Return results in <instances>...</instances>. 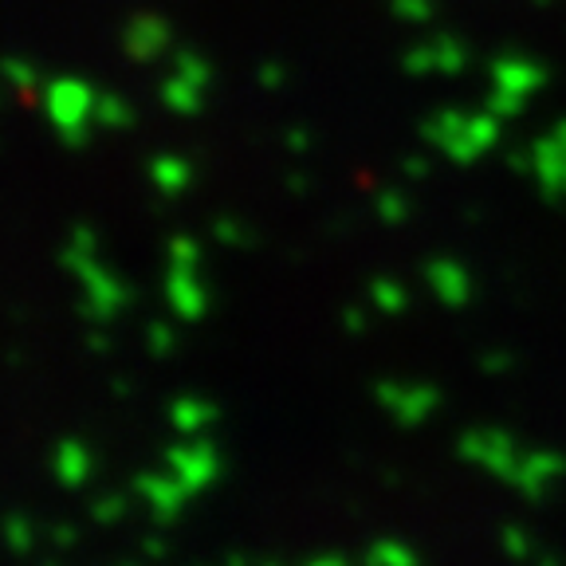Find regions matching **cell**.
<instances>
[{
    "label": "cell",
    "mask_w": 566,
    "mask_h": 566,
    "mask_svg": "<svg viewBox=\"0 0 566 566\" xmlns=\"http://www.w3.org/2000/svg\"><path fill=\"white\" fill-rule=\"evenodd\" d=\"M535 4H551V0H535Z\"/></svg>",
    "instance_id": "f6af8a7d"
},
{
    "label": "cell",
    "mask_w": 566,
    "mask_h": 566,
    "mask_svg": "<svg viewBox=\"0 0 566 566\" xmlns=\"http://www.w3.org/2000/svg\"><path fill=\"white\" fill-rule=\"evenodd\" d=\"M283 142H287V150H292V154H300V158H303V154L311 150V142H315V138H311V130H307V126H292V130L283 134Z\"/></svg>",
    "instance_id": "836d02e7"
},
{
    "label": "cell",
    "mask_w": 566,
    "mask_h": 566,
    "mask_svg": "<svg viewBox=\"0 0 566 566\" xmlns=\"http://www.w3.org/2000/svg\"><path fill=\"white\" fill-rule=\"evenodd\" d=\"M366 300H370L374 315L401 318L409 311V303H413V295H409L406 283L394 280V275H374V280L366 283Z\"/></svg>",
    "instance_id": "d6986e66"
},
{
    "label": "cell",
    "mask_w": 566,
    "mask_h": 566,
    "mask_svg": "<svg viewBox=\"0 0 566 566\" xmlns=\"http://www.w3.org/2000/svg\"><path fill=\"white\" fill-rule=\"evenodd\" d=\"M130 495L126 492H98L87 504V515L98 523V527H115V523H123L126 512H130Z\"/></svg>",
    "instance_id": "d4e9b609"
},
{
    "label": "cell",
    "mask_w": 566,
    "mask_h": 566,
    "mask_svg": "<svg viewBox=\"0 0 566 566\" xmlns=\"http://www.w3.org/2000/svg\"><path fill=\"white\" fill-rule=\"evenodd\" d=\"M563 480H566V452L551 449V444H531L523 452L520 472H515V480L507 488L520 495L523 504H543Z\"/></svg>",
    "instance_id": "7c38bea8"
},
{
    "label": "cell",
    "mask_w": 566,
    "mask_h": 566,
    "mask_svg": "<svg viewBox=\"0 0 566 566\" xmlns=\"http://www.w3.org/2000/svg\"><path fill=\"white\" fill-rule=\"evenodd\" d=\"M95 103L98 91L75 75H60L40 87V106H44L48 126L63 142V150H87L95 138Z\"/></svg>",
    "instance_id": "277c9868"
},
{
    "label": "cell",
    "mask_w": 566,
    "mask_h": 566,
    "mask_svg": "<svg viewBox=\"0 0 566 566\" xmlns=\"http://www.w3.org/2000/svg\"><path fill=\"white\" fill-rule=\"evenodd\" d=\"M433 0H394V12H398L401 20H409V24H429L433 20Z\"/></svg>",
    "instance_id": "f546056e"
},
{
    "label": "cell",
    "mask_w": 566,
    "mask_h": 566,
    "mask_svg": "<svg viewBox=\"0 0 566 566\" xmlns=\"http://www.w3.org/2000/svg\"><path fill=\"white\" fill-rule=\"evenodd\" d=\"M123 52L134 63H158L169 52V24L154 12H138L123 28Z\"/></svg>",
    "instance_id": "9a60e30c"
},
{
    "label": "cell",
    "mask_w": 566,
    "mask_h": 566,
    "mask_svg": "<svg viewBox=\"0 0 566 566\" xmlns=\"http://www.w3.org/2000/svg\"><path fill=\"white\" fill-rule=\"evenodd\" d=\"M48 539H52V547H75V539H80V531L71 527V523H52V531H48Z\"/></svg>",
    "instance_id": "d590c367"
},
{
    "label": "cell",
    "mask_w": 566,
    "mask_h": 566,
    "mask_svg": "<svg viewBox=\"0 0 566 566\" xmlns=\"http://www.w3.org/2000/svg\"><path fill=\"white\" fill-rule=\"evenodd\" d=\"M374 212H378V221L389 224V229H398L413 217V197L406 193L401 186H386L374 193Z\"/></svg>",
    "instance_id": "7402d4cb"
},
{
    "label": "cell",
    "mask_w": 566,
    "mask_h": 566,
    "mask_svg": "<svg viewBox=\"0 0 566 566\" xmlns=\"http://www.w3.org/2000/svg\"><path fill=\"white\" fill-rule=\"evenodd\" d=\"M118 566H146V563H134V558H126V563H118Z\"/></svg>",
    "instance_id": "ee69618b"
},
{
    "label": "cell",
    "mask_w": 566,
    "mask_h": 566,
    "mask_svg": "<svg viewBox=\"0 0 566 566\" xmlns=\"http://www.w3.org/2000/svg\"><path fill=\"white\" fill-rule=\"evenodd\" d=\"M87 350L106 354V350H111V335H106L103 327H95V331H91V335H87Z\"/></svg>",
    "instance_id": "f35d334b"
},
{
    "label": "cell",
    "mask_w": 566,
    "mask_h": 566,
    "mask_svg": "<svg viewBox=\"0 0 566 566\" xmlns=\"http://www.w3.org/2000/svg\"><path fill=\"white\" fill-rule=\"evenodd\" d=\"M4 543H9L12 555H32L35 547V520L28 512H20V507H12L9 520H4Z\"/></svg>",
    "instance_id": "484cf974"
},
{
    "label": "cell",
    "mask_w": 566,
    "mask_h": 566,
    "mask_svg": "<svg viewBox=\"0 0 566 566\" xmlns=\"http://www.w3.org/2000/svg\"><path fill=\"white\" fill-rule=\"evenodd\" d=\"M142 338H146V350H150L154 358H169V354L177 350V331L166 318H150L146 331H142Z\"/></svg>",
    "instance_id": "83f0119b"
},
{
    "label": "cell",
    "mask_w": 566,
    "mask_h": 566,
    "mask_svg": "<svg viewBox=\"0 0 566 566\" xmlns=\"http://www.w3.org/2000/svg\"><path fill=\"white\" fill-rule=\"evenodd\" d=\"M161 464H166V469L189 488L193 500L209 492L212 484H221V476H224V452L209 433L174 441L166 449V457H161Z\"/></svg>",
    "instance_id": "ba28073f"
},
{
    "label": "cell",
    "mask_w": 566,
    "mask_h": 566,
    "mask_svg": "<svg viewBox=\"0 0 566 566\" xmlns=\"http://www.w3.org/2000/svg\"><path fill=\"white\" fill-rule=\"evenodd\" d=\"M209 237L217 240L221 248H232V252H248V248L256 244V232H252V224L240 221V217H212L209 221Z\"/></svg>",
    "instance_id": "603a6c76"
},
{
    "label": "cell",
    "mask_w": 566,
    "mask_h": 566,
    "mask_svg": "<svg viewBox=\"0 0 566 566\" xmlns=\"http://www.w3.org/2000/svg\"><path fill=\"white\" fill-rule=\"evenodd\" d=\"M256 80H260V87H264V91H280L283 83H287V71H283V63L268 60V63H260Z\"/></svg>",
    "instance_id": "1f68e13d"
},
{
    "label": "cell",
    "mask_w": 566,
    "mask_h": 566,
    "mask_svg": "<svg viewBox=\"0 0 566 566\" xmlns=\"http://www.w3.org/2000/svg\"><path fill=\"white\" fill-rule=\"evenodd\" d=\"M523 452L527 444H520V437L500 429V424H472L457 437V457L472 469H480L484 476L500 480V484H512L515 472L523 464Z\"/></svg>",
    "instance_id": "5b68a950"
},
{
    "label": "cell",
    "mask_w": 566,
    "mask_h": 566,
    "mask_svg": "<svg viewBox=\"0 0 566 566\" xmlns=\"http://www.w3.org/2000/svg\"><path fill=\"white\" fill-rule=\"evenodd\" d=\"M421 283L429 287V295H433L444 311H464L476 300V275H472V268L457 256H444V252L424 260Z\"/></svg>",
    "instance_id": "8fae6325"
},
{
    "label": "cell",
    "mask_w": 566,
    "mask_h": 566,
    "mask_svg": "<svg viewBox=\"0 0 566 566\" xmlns=\"http://www.w3.org/2000/svg\"><path fill=\"white\" fill-rule=\"evenodd\" d=\"M547 87V67L527 55H500L492 63V87H488V111L507 118H520L527 103Z\"/></svg>",
    "instance_id": "8992f818"
},
{
    "label": "cell",
    "mask_w": 566,
    "mask_h": 566,
    "mask_svg": "<svg viewBox=\"0 0 566 566\" xmlns=\"http://www.w3.org/2000/svg\"><path fill=\"white\" fill-rule=\"evenodd\" d=\"M169 71H177V75H186V80L201 83V87H212V63L205 60L201 52H177L174 67H169Z\"/></svg>",
    "instance_id": "f1b7e54d"
},
{
    "label": "cell",
    "mask_w": 566,
    "mask_h": 566,
    "mask_svg": "<svg viewBox=\"0 0 566 566\" xmlns=\"http://www.w3.org/2000/svg\"><path fill=\"white\" fill-rule=\"evenodd\" d=\"M401 169H406L409 177H417V181H421V177L429 174V161H424L421 154H409V158L401 161Z\"/></svg>",
    "instance_id": "74e56055"
},
{
    "label": "cell",
    "mask_w": 566,
    "mask_h": 566,
    "mask_svg": "<svg viewBox=\"0 0 566 566\" xmlns=\"http://www.w3.org/2000/svg\"><path fill=\"white\" fill-rule=\"evenodd\" d=\"M401 67H406L409 75H460V71L469 67V48L449 32L429 35L424 44L409 48V52L401 55Z\"/></svg>",
    "instance_id": "4fadbf2b"
},
{
    "label": "cell",
    "mask_w": 566,
    "mask_h": 566,
    "mask_svg": "<svg viewBox=\"0 0 566 566\" xmlns=\"http://www.w3.org/2000/svg\"><path fill=\"white\" fill-rule=\"evenodd\" d=\"M515 169H527L547 201H566V118H558L543 138H535L523 154L512 158Z\"/></svg>",
    "instance_id": "9c48e42d"
},
{
    "label": "cell",
    "mask_w": 566,
    "mask_h": 566,
    "mask_svg": "<svg viewBox=\"0 0 566 566\" xmlns=\"http://www.w3.org/2000/svg\"><path fill=\"white\" fill-rule=\"evenodd\" d=\"M421 138L433 146L437 154L452 161V166H476L484 154H492L504 138V118L492 111H457L444 106L421 123Z\"/></svg>",
    "instance_id": "7a4b0ae2"
},
{
    "label": "cell",
    "mask_w": 566,
    "mask_h": 566,
    "mask_svg": "<svg viewBox=\"0 0 566 566\" xmlns=\"http://www.w3.org/2000/svg\"><path fill=\"white\" fill-rule=\"evenodd\" d=\"M374 401L398 429H421L424 421L437 417L444 394L441 386L424 378H378L374 381Z\"/></svg>",
    "instance_id": "52a82bcc"
},
{
    "label": "cell",
    "mask_w": 566,
    "mask_h": 566,
    "mask_svg": "<svg viewBox=\"0 0 566 566\" xmlns=\"http://www.w3.org/2000/svg\"><path fill=\"white\" fill-rule=\"evenodd\" d=\"M224 566H256V563H252V558H244V555H229V558H224Z\"/></svg>",
    "instance_id": "b9f144b4"
},
{
    "label": "cell",
    "mask_w": 566,
    "mask_h": 566,
    "mask_svg": "<svg viewBox=\"0 0 566 566\" xmlns=\"http://www.w3.org/2000/svg\"><path fill=\"white\" fill-rule=\"evenodd\" d=\"M146 177H150V186L161 197H181L193 186V161L181 158V154H154L150 166H146Z\"/></svg>",
    "instance_id": "e0dca14e"
},
{
    "label": "cell",
    "mask_w": 566,
    "mask_h": 566,
    "mask_svg": "<svg viewBox=\"0 0 566 566\" xmlns=\"http://www.w3.org/2000/svg\"><path fill=\"white\" fill-rule=\"evenodd\" d=\"M48 469H52L55 484L60 488H71V492H80V488H87L91 480H95V449H91L87 441H80V437H60L52 449V457H48Z\"/></svg>",
    "instance_id": "5bb4252c"
},
{
    "label": "cell",
    "mask_w": 566,
    "mask_h": 566,
    "mask_svg": "<svg viewBox=\"0 0 566 566\" xmlns=\"http://www.w3.org/2000/svg\"><path fill=\"white\" fill-rule=\"evenodd\" d=\"M480 370H484V378H504L512 370V354L504 346H492V350L480 354Z\"/></svg>",
    "instance_id": "4dcf8cb0"
},
{
    "label": "cell",
    "mask_w": 566,
    "mask_h": 566,
    "mask_svg": "<svg viewBox=\"0 0 566 566\" xmlns=\"http://www.w3.org/2000/svg\"><path fill=\"white\" fill-rule=\"evenodd\" d=\"M166 417L177 437H201L221 421V406L212 398H205V394H181V398L169 401Z\"/></svg>",
    "instance_id": "2e32d148"
},
{
    "label": "cell",
    "mask_w": 566,
    "mask_h": 566,
    "mask_svg": "<svg viewBox=\"0 0 566 566\" xmlns=\"http://www.w3.org/2000/svg\"><path fill=\"white\" fill-rule=\"evenodd\" d=\"M495 535H500V551H504V555L512 558V563H520V566H531V563H535V555L543 551V543L535 539L527 527H520V523H504Z\"/></svg>",
    "instance_id": "44dd1931"
},
{
    "label": "cell",
    "mask_w": 566,
    "mask_h": 566,
    "mask_svg": "<svg viewBox=\"0 0 566 566\" xmlns=\"http://www.w3.org/2000/svg\"><path fill=\"white\" fill-rule=\"evenodd\" d=\"M531 566H566V563L555 555V551H547V547H543L539 555H535V563H531Z\"/></svg>",
    "instance_id": "60d3db41"
},
{
    "label": "cell",
    "mask_w": 566,
    "mask_h": 566,
    "mask_svg": "<svg viewBox=\"0 0 566 566\" xmlns=\"http://www.w3.org/2000/svg\"><path fill=\"white\" fill-rule=\"evenodd\" d=\"M60 268L75 280L80 292V315L95 327H111L118 315H126L134 303L130 283L103 260L95 224L75 221L60 244Z\"/></svg>",
    "instance_id": "6da1fadb"
},
{
    "label": "cell",
    "mask_w": 566,
    "mask_h": 566,
    "mask_svg": "<svg viewBox=\"0 0 566 566\" xmlns=\"http://www.w3.org/2000/svg\"><path fill=\"white\" fill-rule=\"evenodd\" d=\"M95 123L103 126V130H130L134 106L126 103L123 95H115V91H103L95 103Z\"/></svg>",
    "instance_id": "cb8c5ba5"
},
{
    "label": "cell",
    "mask_w": 566,
    "mask_h": 566,
    "mask_svg": "<svg viewBox=\"0 0 566 566\" xmlns=\"http://www.w3.org/2000/svg\"><path fill=\"white\" fill-rule=\"evenodd\" d=\"M44 566H60V563H44Z\"/></svg>",
    "instance_id": "bcb514c9"
},
{
    "label": "cell",
    "mask_w": 566,
    "mask_h": 566,
    "mask_svg": "<svg viewBox=\"0 0 566 566\" xmlns=\"http://www.w3.org/2000/svg\"><path fill=\"white\" fill-rule=\"evenodd\" d=\"M205 95H209V87L186 80V75H177V71H169L166 80H161V87H158L161 106H166L169 115H181V118L197 115V111L205 106Z\"/></svg>",
    "instance_id": "ac0fdd59"
},
{
    "label": "cell",
    "mask_w": 566,
    "mask_h": 566,
    "mask_svg": "<svg viewBox=\"0 0 566 566\" xmlns=\"http://www.w3.org/2000/svg\"><path fill=\"white\" fill-rule=\"evenodd\" d=\"M161 295L177 323H201L212 311V292L205 280V248L193 232H174L166 240V280Z\"/></svg>",
    "instance_id": "3957f363"
},
{
    "label": "cell",
    "mask_w": 566,
    "mask_h": 566,
    "mask_svg": "<svg viewBox=\"0 0 566 566\" xmlns=\"http://www.w3.org/2000/svg\"><path fill=\"white\" fill-rule=\"evenodd\" d=\"M338 323H343V331H350V335H366V327H370V311L366 307H343Z\"/></svg>",
    "instance_id": "d6a6232c"
},
{
    "label": "cell",
    "mask_w": 566,
    "mask_h": 566,
    "mask_svg": "<svg viewBox=\"0 0 566 566\" xmlns=\"http://www.w3.org/2000/svg\"><path fill=\"white\" fill-rule=\"evenodd\" d=\"M300 566H363V563H350L343 551H318V555L303 558Z\"/></svg>",
    "instance_id": "e575fe53"
},
{
    "label": "cell",
    "mask_w": 566,
    "mask_h": 566,
    "mask_svg": "<svg viewBox=\"0 0 566 566\" xmlns=\"http://www.w3.org/2000/svg\"><path fill=\"white\" fill-rule=\"evenodd\" d=\"M130 492H134V500H138L146 512H150V520L158 523V527H169V523H177L181 515H186V507L193 504L189 488L181 484V480H177L174 472L166 469V464H161V469L138 472V476L130 480Z\"/></svg>",
    "instance_id": "30bf717a"
},
{
    "label": "cell",
    "mask_w": 566,
    "mask_h": 566,
    "mask_svg": "<svg viewBox=\"0 0 566 566\" xmlns=\"http://www.w3.org/2000/svg\"><path fill=\"white\" fill-rule=\"evenodd\" d=\"M363 566H421V555H417L406 539L381 535V539H374L370 547L363 551Z\"/></svg>",
    "instance_id": "ffe728a7"
},
{
    "label": "cell",
    "mask_w": 566,
    "mask_h": 566,
    "mask_svg": "<svg viewBox=\"0 0 566 566\" xmlns=\"http://www.w3.org/2000/svg\"><path fill=\"white\" fill-rule=\"evenodd\" d=\"M4 80L12 83V91H17L20 98H28L32 103L35 91H40V75H35V67L28 60H20V55H12V60H4Z\"/></svg>",
    "instance_id": "4316f807"
},
{
    "label": "cell",
    "mask_w": 566,
    "mask_h": 566,
    "mask_svg": "<svg viewBox=\"0 0 566 566\" xmlns=\"http://www.w3.org/2000/svg\"><path fill=\"white\" fill-rule=\"evenodd\" d=\"M256 566H283V563H280V558H260Z\"/></svg>",
    "instance_id": "7bdbcfd3"
},
{
    "label": "cell",
    "mask_w": 566,
    "mask_h": 566,
    "mask_svg": "<svg viewBox=\"0 0 566 566\" xmlns=\"http://www.w3.org/2000/svg\"><path fill=\"white\" fill-rule=\"evenodd\" d=\"M287 186H292V193H295V197H303V193L311 189V177H307V174H292V177H287Z\"/></svg>",
    "instance_id": "ab89813d"
},
{
    "label": "cell",
    "mask_w": 566,
    "mask_h": 566,
    "mask_svg": "<svg viewBox=\"0 0 566 566\" xmlns=\"http://www.w3.org/2000/svg\"><path fill=\"white\" fill-rule=\"evenodd\" d=\"M142 555L150 558V563H161V558L169 555L166 539H158V535H146V539H142Z\"/></svg>",
    "instance_id": "8d00e7d4"
}]
</instances>
